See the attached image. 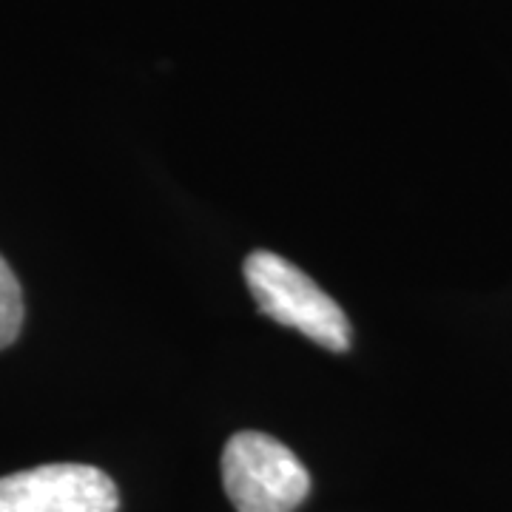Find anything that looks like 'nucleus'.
<instances>
[{"mask_svg":"<svg viewBox=\"0 0 512 512\" xmlns=\"http://www.w3.org/2000/svg\"><path fill=\"white\" fill-rule=\"evenodd\" d=\"M120 495L89 464H43L0 478V512H117Z\"/></svg>","mask_w":512,"mask_h":512,"instance_id":"3","label":"nucleus"},{"mask_svg":"<svg viewBox=\"0 0 512 512\" xmlns=\"http://www.w3.org/2000/svg\"><path fill=\"white\" fill-rule=\"evenodd\" d=\"M222 484L237 512H293L311 493V476L291 447L256 430L228 439Z\"/></svg>","mask_w":512,"mask_h":512,"instance_id":"2","label":"nucleus"},{"mask_svg":"<svg viewBox=\"0 0 512 512\" xmlns=\"http://www.w3.org/2000/svg\"><path fill=\"white\" fill-rule=\"evenodd\" d=\"M245 282L259 313L268 319L296 328L319 348L333 353L350 348L353 330L345 311L293 262L274 251H254L245 259Z\"/></svg>","mask_w":512,"mask_h":512,"instance_id":"1","label":"nucleus"},{"mask_svg":"<svg viewBox=\"0 0 512 512\" xmlns=\"http://www.w3.org/2000/svg\"><path fill=\"white\" fill-rule=\"evenodd\" d=\"M23 328V291L15 271L0 256V350L9 348Z\"/></svg>","mask_w":512,"mask_h":512,"instance_id":"4","label":"nucleus"}]
</instances>
